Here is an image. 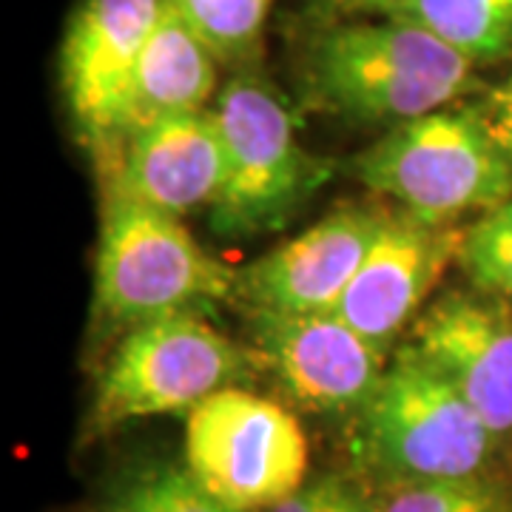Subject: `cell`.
Returning <instances> with one entry per match:
<instances>
[{
	"label": "cell",
	"instance_id": "cell-22",
	"mask_svg": "<svg viewBox=\"0 0 512 512\" xmlns=\"http://www.w3.org/2000/svg\"><path fill=\"white\" fill-rule=\"evenodd\" d=\"M100 512H165L157 501V495L148 484L146 470L134 473L126 478L117 490H111V495L103 501Z\"/></svg>",
	"mask_w": 512,
	"mask_h": 512
},
{
	"label": "cell",
	"instance_id": "cell-3",
	"mask_svg": "<svg viewBox=\"0 0 512 512\" xmlns=\"http://www.w3.org/2000/svg\"><path fill=\"white\" fill-rule=\"evenodd\" d=\"M239 293V271L211 256L180 217L109 194L97 265L94 308L120 325L202 313Z\"/></svg>",
	"mask_w": 512,
	"mask_h": 512
},
{
	"label": "cell",
	"instance_id": "cell-17",
	"mask_svg": "<svg viewBox=\"0 0 512 512\" xmlns=\"http://www.w3.org/2000/svg\"><path fill=\"white\" fill-rule=\"evenodd\" d=\"M458 262L478 291L512 305V200L464 228Z\"/></svg>",
	"mask_w": 512,
	"mask_h": 512
},
{
	"label": "cell",
	"instance_id": "cell-11",
	"mask_svg": "<svg viewBox=\"0 0 512 512\" xmlns=\"http://www.w3.org/2000/svg\"><path fill=\"white\" fill-rule=\"evenodd\" d=\"M461 239L464 228L453 222L436 225L407 211L387 214L336 313L373 345L390 350L444 268L458 259Z\"/></svg>",
	"mask_w": 512,
	"mask_h": 512
},
{
	"label": "cell",
	"instance_id": "cell-10",
	"mask_svg": "<svg viewBox=\"0 0 512 512\" xmlns=\"http://www.w3.org/2000/svg\"><path fill=\"white\" fill-rule=\"evenodd\" d=\"M387 211L342 205L291 242L254 259L239 271V293L254 311L336 313Z\"/></svg>",
	"mask_w": 512,
	"mask_h": 512
},
{
	"label": "cell",
	"instance_id": "cell-14",
	"mask_svg": "<svg viewBox=\"0 0 512 512\" xmlns=\"http://www.w3.org/2000/svg\"><path fill=\"white\" fill-rule=\"evenodd\" d=\"M214 89L217 66L211 49L163 3L160 20L131 77L117 146H126L137 131L154 126L163 117L205 109Z\"/></svg>",
	"mask_w": 512,
	"mask_h": 512
},
{
	"label": "cell",
	"instance_id": "cell-8",
	"mask_svg": "<svg viewBox=\"0 0 512 512\" xmlns=\"http://www.w3.org/2000/svg\"><path fill=\"white\" fill-rule=\"evenodd\" d=\"M254 353L313 413H362L387 370V350L339 313H268L251 319Z\"/></svg>",
	"mask_w": 512,
	"mask_h": 512
},
{
	"label": "cell",
	"instance_id": "cell-13",
	"mask_svg": "<svg viewBox=\"0 0 512 512\" xmlns=\"http://www.w3.org/2000/svg\"><path fill=\"white\" fill-rule=\"evenodd\" d=\"M225 180V140L214 109L157 120L128 140L109 194L146 202L171 217L211 208Z\"/></svg>",
	"mask_w": 512,
	"mask_h": 512
},
{
	"label": "cell",
	"instance_id": "cell-19",
	"mask_svg": "<svg viewBox=\"0 0 512 512\" xmlns=\"http://www.w3.org/2000/svg\"><path fill=\"white\" fill-rule=\"evenodd\" d=\"M146 476L165 512H242L208 493L185 467L151 464L146 467Z\"/></svg>",
	"mask_w": 512,
	"mask_h": 512
},
{
	"label": "cell",
	"instance_id": "cell-12",
	"mask_svg": "<svg viewBox=\"0 0 512 512\" xmlns=\"http://www.w3.org/2000/svg\"><path fill=\"white\" fill-rule=\"evenodd\" d=\"M413 348L473 404L495 439L512 433V308L487 293H447L421 313Z\"/></svg>",
	"mask_w": 512,
	"mask_h": 512
},
{
	"label": "cell",
	"instance_id": "cell-4",
	"mask_svg": "<svg viewBox=\"0 0 512 512\" xmlns=\"http://www.w3.org/2000/svg\"><path fill=\"white\" fill-rule=\"evenodd\" d=\"M225 180L211 211L220 237H256L282 228L328 180L325 160L299 140L291 106L259 77H234L217 97Z\"/></svg>",
	"mask_w": 512,
	"mask_h": 512
},
{
	"label": "cell",
	"instance_id": "cell-15",
	"mask_svg": "<svg viewBox=\"0 0 512 512\" xmlns=\"http://www.w3.org/2000/svg\"><path fill=\"white\" fill-rule=\"evenodd\" d=\"M393 18L433 32L470 63L512 52V0H407Z\"/></svg>",
	"mask_w": 512,
	"mask_h": 512
},
{
	"label": "cell",
	"instance_id": "cell-6",
	"mask_svg": "<svg viewBox=\"0 0 512 512\" xmlns=\"http://www.w3.org/2000/svg\"><path fill=\"white\" fill-rule=\"evenodd\" d=\"M251 373V356L202 313H177L134 325L111 353L94 390V433L128 421L191 413L222 387Z\"/></svg>",
	"mask_w": 512,
	"mask_h": 512
},
{
	"label": "cell",
	"instance_id": "cell-9",
	"mask_svg": "<svg viewBox=\"0 0 512 512\" xmlns=\"http://www.w3.org/2000/svg\"><path fill=\"white\" fill-rule=\"evenodd\" d=\"M165 0H83L60 52L63 92L86 140L117 160V131L137 60Z\"/></svg>",
	"mask_w": 512,
	"mask_h": 512
},
{
	"label": "cell",
	"instance_id": "cell-16",
	"mask_svg": "<svg viewBox=\"0 0 512 512\" xmlns=\"http://www.w3.org/2000/svg\"><path fill=\"white\" fill-rule=\"evenodd\" d=\"M165 6L211 49L239 63L254 55L274 0H165Z\"/></svg>",
	"mask_w": 512,
	"mask_h": 512
},
{
	"label": "cell",
	"instance_id": "cell-21",
	"mask_svg": "<svg viewBox=\"0 0 512 512\" xmlns=\"http://www.w3.org/2000/svg\"><path fill=\"white\" fill-rule=\"evenodd\" d=\"M478 109L484 114V123L493 131L498 146L504 148L512 160V74L504 77L495 89H490Z\"/></svg>",
	"mask_w": 512,
	"mask_h": 512
},
{
	"label": "cell",
	"instance_id": "cell-2",
	"mask_svg": "<svg viewBox=\"0 0 512 512\" xmlns=\"http://www.w3.org/2000/svg\"><path fill=\"white\" fill-rule=\"evenodd\" d=\"M356 180L424 222L458 220L512 200V160L478 106L393 126L353 160Z\"/></svg>",
	"mask_w": 512,
	"mask_h": 512
},
{
	"label": "cell",
	"instance_id": "cell-20",
	"mask_svg": "<svg viewBox=\"0 0 512 512\" xmlns=\"http://www.w3.org/2000/svg\"><path fill=\"white\" fill-rule=\"evenodd\" d=\"M268 512H379L350 481L328 476L305 484Z\"/></svg>",
	"mask_w": 512,
	"mask_h": 512
},
{
	"label": "cell",
	"instance_id": "cell-23",
	"mask_svg": "<svg viewBox=\"0 0 512 512\" xmlns=\"http://www.w3.org/2000/svg\"><path fill=\"white\" fill-rule=\"evenodd\" d=\"M407 0H311L313 12L330 20L359 18V15H396Z\"/></svg>",
	"mask_w": 512,
	"mask_h": 512
},
{
	"label": "cell",
	"instance_id": "cell-7",
	"mask_svg": "<svg viewBox=\"0 0 512 512\" xmlns=\"http://www.w3.org/2000/svg\"><path fill=\"white\" fill-rule=\"evenodd\" d=\"M308 461V436L291 410L239 384L185 416V470L234 510H274L305 487Z\"/></svg>",
	"mask_w": 512,
	"mask_h": 512
},
{
	"label": "cell",
	"instance_id": "cell-5",
	"mask_svg": "<svg viewBox=\"0 0 512 512\" xmlns=\"http://www.w3.org/2000/svg\"><path fill=\"white\" fill-rule=\"evenodd\" d=\"M370 464L396 484L481 476L495 436L424 353L404 345L365 404Z\"/></svg>",
	"mask_w": 512,
	"mask_h": 512
},
{
	"label": "cell",
	"instance_id": "cell-18",
	"mask_svg": "<svg viewBox=\"0 0 512 512\" xmlns=\"http://www.w3.org/2000/svg\"><path fill=\"white\" fill-rule=\"evenodd\" d=\"M379 512H510L507 493L487 478L396 484Z\"/></svg>",
	"mask_w": 512,
	"mask_h": 512
},
{
	"label": "cell",
	"instance_id": "cell-1",
	"mask_svg": "<svg viewBox=\"0 0 512 512\" xmlns=\"http://www.w3.org/2000/svg\"><path fill=\"white\" fill-rule=\"evenodd\" d=\"M473 66L416 23L339 20L311 43L305 86L328 114L402 126L458 100L473 86Z\"/></svg>",
	"mask_w": 512,
	"mask_h": 512
}]
</instances>
